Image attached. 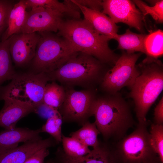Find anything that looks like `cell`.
<instances>
[{"instance_id": "1", "label": "cell", "mask_w": 163, "mask_h": 163, "mask_svg": "<svg viewBox=\"0 0 163 163\" xmlns=\"http://www.w3.org/2000/svg\"><path fill=\"white\" fill-rule=\"evenodd\" d=\"M57 35L67 41L75 51L91 56L104 64L114 66L119 57L108 46L111 39L99 34L85 19L63 20Z\"/></svg>"}, {"instance_id": "11", "label": "cell", "mask_w": 163, "mask_h": 163, "mask_svg": "<svg viewBox=\"0 0 163 163\" xmlns=\"http://www.w3.org/2000/svg\"><path fill=\"white\" fill-rule=\"evenodd\" d=\"M102 12L107 14L115 23H123L141 31L142 14L134 2L129 0H105L102 1Z\"/></svg>"}, {"instance_id": "18", "label": "cell", "mask_w": 163, "mask_h": 163, "mask_svg": "<svg viewBox=\"0 0 163 163\" xmlns=\"http://www.w3.org/2000/svg\"><path fill=\"white\" fill-rule=\"evenodd\" d=\"M27 7H41L51 9L71 19H79V9L71 0L60 2L56 0H25Z\"/></svg>"}, {"instance_id": "28", "label": "cell", "mask_w": 163, "mask_h": 163, "mask_svg": "<svg viewBox=\"0 0 163 163\" xmlns=\"http://www.w3.org/2000/svg\"><path fill=\"white\" fill-rule=\"evenodd\" d=\"M142 13L143 17L149 14L157 23H162L163 21V1L157 2L153 6H150L141 0H133Z\"/></svg>"}, {"instance_id": "20", "label": "cell", "mask_w": 163, "mask_h": 163, "mask_svg": "<svg viewBox=\"0 0 163 163\" xmlns=\"http://www.w3.org/2000/svg\"><path fill=\"white\" fill-rule=\"evenodd\" d=\"M146 36L134 33L128 29L124 34H117L113 39L118 42V49L125 50L129 53L138 52L145 54L144 42Z\"/></svg>"}, {"instance_id": "5", "label": "cell", "mask_w": 163, "mask_h": 163, "mask_svg": "<svg viewBox=\"0 0 163 163\" xmlns=\"http://www.w3.org/2000/svg\"><path fill=\"white\" fill-rule=\"evenodd\" d=\"M147 124H138L130 134L110 148L114 163H160L159 157L151 145Z\"/></svg>"}, {"instance_id": "7", "label": "cell", "mask_w": 163, "mask_h": 163, "mask_svg": "<svg viewBox=\"0 0 163 163\" xmlns=\"http://www.w3.org/2000/svg\"><path fill=\"white\" fill-rule=\"evenodd\" d=\"M50 81L44 72L17 73L9 83L0 88V101L15 99L29 104L35 108L43 103L45 87Z\"/></svg>"}, {"instance_id": "25", "label": "cell", "mask_w": 163, "mask_h": 163, "mask_svg": "<svg viewBox=\"0 0 163 163\" xmlns=\"http://www.w3.org/2000/svg\"><path fill=\"white\" fill-rule=\"evenodd\" d=\"M64 153L72 157H79L86 155L91 150L88 146L72 137H67L62 135V142Z\"/></svg>"}, {"instance_id": "8", "label": "cell", "mask_w": 163, "mask_h": 163, "mask_svg": "<svg viewBox=\"0 0 163 163\" xmlns=\"http://www.w3.org/2000/svg\"><path fill=\"white\" fill-rule=\"evenodd\" d=\"M141 53L123 52L113 66L105 74L99 85L104 94H113L125 87L131 88L140 71L136 63Z\"/></svg>"}, {"instance_id": "13", "label": "cell", "mask_w": 163, "mask_h": 163, "mask_svg": "<svg viewBox=\"0 0 163 163\" xmlns=\"http://www.w3.org/2000/svg\"><path fill=\"white\" fill-rule=\"evenodd\" d=\"M57 142L52 136L43 139L41 136L24 143L22 145L0 154V163H24L39 150L55 146Z\"/></svg>"}, {"instance_id": "23", "label": "cell", "mask_w": 163, "mask_h": 163, "mask_svg": "<svg viewBox=\"0 0 163 163\" xmlns=\"http://www.w3.org/2000/svg\"><path fill=\"white\" fill-rule=\"evenodd\" d=\"M146 58L157 59L163 55V32L158 29L146 35L144 42Z\"/></svg>"}, {"instance_id": "12", "label": "cell", "mask_w": 163, "mask_h": 163, "mask_svg": "<svg viewBox=\"0 0 163 163\" xmlns=\"http://www.w3.org/2000/svg\"><path fill=\"white\" fill-rule=\"evenodd\" d=\"M40 37L36 32L14 34L9 38L10 53L16 66H24L32 61Z\"/></svg>"}, {"instance_id": "15", "label": "cell", "mask_w": 163, "mask_h": 163, "mask_svg": "<svg viewBox=\"0 0 163 163\" xmlns=\"http://www.w3.org/2000/svg\"><path fill=\"white\" fill-rule=\"evenodd\" d=\"M79 8L94 30L100 34L111 39L117 34L119 27L109 17L100 11L93 10L81 5L75 0H71Z\"/></svg>"}, {"instance_id": "17", "label": "cell", "mask_w": 163, "mask_h": 163, "mask_svg": "<svg viewBox=\"0 0 163 163\" xmlns=\"http://www.w3.org/2000/svg\"><path fill=\"white\" fill-rule=\"evenodd\" d=\"M56 155L60 163H114L109 147L100 143L98 146L93 148L89 153L81 157L68 156L64 153L60 148L57 149Z\"/></svg>"}, {"instance_id": "10", "label": "cell", "mask_w": 163, "mask_h": 163, "mask_svg": "<svg viewBox=\"0 0 163 163\" xmlns=\"http://www.w3.org/2000/svg\"><path fill=\"white\" fill-rule=\"evenodd\" d=\"M64 15L50 8L34 7L27 11L20 33L58 31Z\"/></svg>"}, {"instance_id": "31", "label": "cell", "mask_w": 163, "mask_h": 163, "mask_svg": "<svg viewBox=\"0 0 163 163\" xmlns=\"http://www.w3.org/2000/svg\"><path fill=\"white\" fill-rule=\"evenodd\" d=\"M49 154L48 148H42L30 156L24 163H45L44 159Z\"/></svg>"}, {"instance_id": "24", "label": "cell", "mask_w": 163, "mask_h": 163, "mask_svg": "<svg viewBox=\"0 0 163 163\" xmlns=\"http://www.w3.org/2000/svg\"><path fill=\"white\" fill-rule=\"evenodd\" d=\"M65 95L64 87L52 81L45 86L43 103L58 109L63 103Z\"/></svg>"}, {"instance_id": "21", "label": "cell", "mask_w": 163, "mask_h": 163, "mask_svg": "<svg viewBox=\"0 0 163 163\" xmlns=\"http://www.w3.org/2000/svg\"><path fill=\"white\" fill-rule=\"evenodd\" d=\"M9 46V38L0 41V88L5 82L11 80L17 73L12 64Z\"/></svg>"}, {"instance_id": "4", "label": "cell", "mask_w": 163, "mask_h": 163, "mask_svg": "<svg viewBox=\"0 0 163 163\" xmlns=\"http://www.w3.org/2000/svg\"><path fill=\"white\" fill-rule=\"evenodd\" d=\"M137 67L140 74L130 89L129 96L135 104L138 124H147V114L163 90V66L158 59L146 58Z\"/></svg>"}, {"instance_id": "27", "label": "cell", "mask_w": 163, "mask_h": 163, "mask_svg": "<svg viewBox=\"0 0 163 163\" xmlns=\"http://www.w3.org/2000/svg\"><path fill=\"white\" fill-rule=\"evenodd\" d=\"M149 134L151 145L163 163V125L152 124Z\"/></svg>"}, {"instance_id": "32", "label": "cell", "mask_w": 163, "mask_h": 163, "mask_svg": "<svg viewBox=\"0 0 163 163\" xmlns=\"http://www.w3.org/2000/svg\"><path fill=\"white\" fill-rule=\"evenodd\" d=\"M154 123L158 125L163 124V96L154 109Z\"/></svg>"}, {"instance_id": "16", "label": "cell", "mask_w": 163, "mask_h": 163, "mask_svg": "<svg viewBox=\"0 0 163 163\" xmlns=\"http://www.w3.org/2000/svg\"><path fill=\"white\" fill-rule=\"evenodd\" d=\"M40 128L35 130L27 128L16 127L5 129L0 132V154L18 146L21 142H25L40 136Z\"/></svg>"}, {"instance_id": "6", "label": "cell", "mask_w": 163, "mask_h": 163, "mask_svg": "<svg viewBox=\"0 0 163 163\" xmlns=\"http://www.w3.org/2000/svg\"><path fill=\"white\" fill-rule=\"evenodd\" d=\"M40 37L31 72L48 73L60 67L74 53L73 47L65 39L51 32H39Z\"/></svg>"}, {"instance_id": "22", "label": "cell", "mask_w": 163, "mask_h": 163, "mask_svg": "<svg viewBox=\"0 0 163 163\" xmlns=\"http://www.w3.org/2000/svg\"><path fill=\"white\" fill-rule=\"evenodd\" d=\"M100 133L95 123H91L88 121L82 125L81 128L72 132L70 136L86 146L95 148L99 144L97 136Z\"/></svg>"}, {"instance_id": "33", "label": "cell", "mask_w": 163, "mask_h": 163, "mask_svg": "<svg viewBox=\"0 0 163 163\" xmlns=\"http://www.w3.org/2000/svg\"><path fill=\"white\" fill-rule=\"evenodd\" d=\"M79 4L88 8L100 11L102 8V1L100 0H75Z\"/></svg>"}, {"instance_id": "34", "label": "cell", "mask_w": 163, "mask_h": 163, "mask_svg": "<svg viewBox=\"0 0 163 163\" xmlns=\"http://www.w3.org/2000/svg\"><path fill=\"white\" fill-rule=\"evenodd\" d=\"M45 163H54V162L50 160V161H47V162H46Z\"/></svg>"}, {"instance_id": "19", "label": "cell", "mask_w": 163, "mask_h": 163, "mask_svg": "<svg viewBox=\"0 0 163 163\" xmlns=\"http://www.w3.org/2000/svg\"><path fill=\"white\" fill-rule=\"evenodd\" d=\"M25 0L15 4L9 14L8 27L3 34L1 41L8 39L13 34L20 33L24 22L27 11Z\"/></svg>"}, {"instance_id": "26", "label": "cell", "mask_w": 163, "mask_h": 163, "mask_svg": "<svg viewBox=\"0 0 163 163\" xmlns=\"http://www.w3.org/2000/svg\"><path fill=\"white\" fill-rule=\"evenodd\" d=\"M62 117L58 110L52 117L47 119L40 128L41 133H47L51 135L58 143L61 142Z\"/></svg>"}, {"instance_id": "29", "label": "cell", "mask_w": 163, "mask_h": 163, "mask_svg": "<svg viewBox=\"0 0 163 163\" xmlns=\"http://www.w3.org/2000/svg\"><path fill=\"white\" fill-rule=\"evenodd\" d=\"M14 5L12 0H0V41L8 27L9 14Z\"/></svg>"}, {"instance_id": "2", "label": "cell", "mask_w": 163, "mask_h": 163, "mask_svg": "<svg viewBox=\"0 0 163 163\" xmlns=\"http://www.w3.org/2000/svg\"><path fill=\"white\" fill-rule=\"evenodd\" d=\"M105 65L91 56L77 52L59 68L46 73L50 81H57L64 87L96 89L109 69Z\"/></svg>"}, {"instance_id": "3", "label": "cell", "mask_w": 163, "mask_h": 163, "mask_svg": "<svg viewBox=\"0 0 163 163\" xmlns=\"http://www.w3.org/2000/svg\"><path fill=\"white\" fill-rule=\"evenodd\" d=\"M93 115L97 129L106 140H120L134 124L128 103L118 92L97 95Z\"/></svg>"}, {"instance_id": "14", "label": "cell", "mask_w": 163, "mask_h": 163, "mask_svg": "<svg viewBox=\"0 0 163 163\" xmlns=\"http://www.w3.org/2000/svg\"><path fill=\"white\" fill-rule=\"evenodd\" d=\"M3 100L4 104L0 110V127L5 129H14L20 120L34 113V108L29 104L10 98Z\"/></svg>"}, {"instance_id": "9", "label": "cell", "mask_w": 163, "mask_h": 163, "mask_svg": "<svg viewBox=\"0 0 163 163\" xmlns=\"http://www.w3.org/2000/svg\"><path fill=\"white\" fill-rule=\"evenodd\" d=\"M64 101L58 110L63 121L75 122L82 125L93 115V110L97 96L96 89L80 91L74 88L64 87Z\"/></svg>"}, {"instance_id": "30", "label": "cell", "mask_w": 163, "mask_h": 163, "mask_svg": "<svg viewBox=\"0 0 163 163\" xmlns=\"http://www.w3.org/2000/svg\"><path fill=\"white\" fill-rule=\"evenodd\" d=\"M58 110V109L42 103L35 108L34 113L47 120L53 116Z\"/></svg>"}]
</instances>
